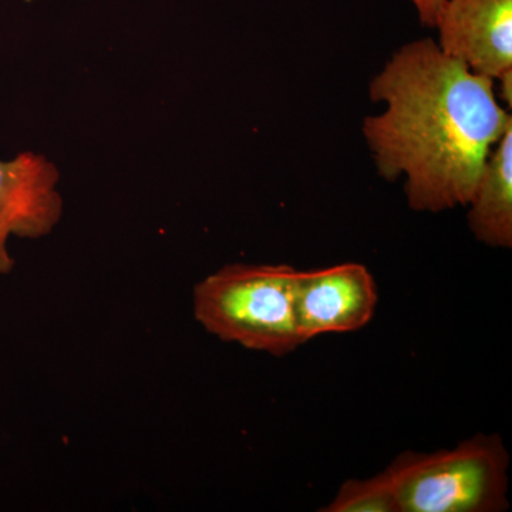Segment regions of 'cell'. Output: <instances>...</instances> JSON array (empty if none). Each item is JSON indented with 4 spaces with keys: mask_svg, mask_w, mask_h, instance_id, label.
I'll use <instances>...</instances> for the list:
<instances>
[{
    "mask_svg": "<svg viewBox=\"0 0 512 512\" xmlns=\"http://www.w3.org/2000/svg\"><path fill=\"white\" fill-rule=\"evenodd\" d=\"M369 97L386 104L363 121L380 177H403L414 211L467 207L488 154L512 126L494 80L426 37L393 53L370 82Z\"/></svg>",
    "mask_w": 512,
    "mask_h": 512,
    "instance_id": "1",
    "label": "cell"
},
{
    "mask_svg": "<svg viewBox=\"0 0 512 512\" xmlns=\"http://www.w3.org/2000/svg\"><path fill=\"white\" fill-rule=\"evenodd\" d=\"M291 265L222 266L194 288L195 320L222 342L275 357L302 346L296 329Z\"/></svg>",
    "mask_w": 512,
    "mask_h": 512,
    "instance_id": "2",
    "label": "cell"
},
{
    "mask_svg": "<svg viewBox=\"0 0 512 512\" xmlns=\"http://www.w3.org/2000/svg\"><path fill=\"white\" fill-rule=\"evenodd\" d=\"M510 454L498 434L433 453L403 451L382 471L397 512H503Z\"/></svg>",
    "mask_w": 512,
    "mask_h": 512,
    "instance_id": "3",
    "label": "cell"
},
{
    "mask_svg": "<svg viewBox=\"0 0 512 512\" xmlns=\"http://www.w3.org/2000/svg\"><path fill=\"white\" fill-rule=\"evenodd\" d=\"M377 303L379 289L365 265L346 262L296 271L293 306L302 345L329 333L366 328L375 316Z\"/></svg>",
    "mask_w": 512,
    "mask_h": 512,
    "instance_id": "4",
    "label": "cell"
},
{
    "mask_svg": "<svg viewBox=\"0 0 512 512\" xmlns=\"http://www.w3.org/2000/svg\"><path fill=\"white\" fill-rule=\"evenodd\" d=\"M59 181V168L43 154L23 151L13 160H0V276L15 268L10 237H47L62 221Z\"/></svg>",
    "mask_w": 512,
    "mask_h": 512,
    "instance_id": "5",
    "label": "cell"
},
{
    "mask_svg": "<svg viewBox=\"0 0 512 512\" xmlns=\"http://www.w3.org/2000/svg\"><path fill=\"white\" fill-rule=\"evenodd\" d=\"M434 29L440 49L474 73L512 74V0H444Z\"/></svg>",
    "mask_w": 512,
    "mask_h": 512,
    "instance_id": "6",
    "label": "cell"
},
{
    "mask_svg": "<svg viewBox=\"0 0 512 512\" xmlns=\"http://www.w3.org/2000/svg\"><path fill=\"white\" fill-rule=\"evenodd\" d=\"M467 207L468 227L477 241L512 247V126L488 154Z\"/></svg>",
    "mask_w": 512,
    "mask_h": 512,
    "instance_id": "7",
    "label": "cell"
},
{
    "mask_svg": "<svg viewBox=\"0 0 512 512\" xmlns=\"http://www.w3.org/2000/svg\"><path fill=\"white\" fill-rule=\"evenodd\" d=\"M323 512H397L396 500L382 471L365 480H348Z\"/></svg>",
    "mask_w": 512,
    "mask_h": 512,
    "instance_id": "8",
    "label": "cell"
},
{
    "mask_svg": "<svg viewBox=\"0 0 512 512\" xmlns=\"http://www.w3.org/2000/svg\"><path fill=\"white\" fill-rule=\"evenodd\" d=\"M416 9L417 16L424 28L434 29L437 13L443 5L444 0H409Z\"/></svg>",
    "mask_w": 512,
    "mask_h": 512,
    "instance_id": "9",
    "label": "cell"
},
{
    "mask_svg": "<svg viewBox=\"0 0 512 512\" xmlns=\"http://www.w3.org/2000/svg\"><path fill=\"white\" fill-rule=\"evenodd\" d=\"M26 2H32V0H26Z\"/></svg>",
    "mask_w": 512,
    "mask_h": 512,
    "instance_id": "10",
    "label": "cell"
}]
</instances>
